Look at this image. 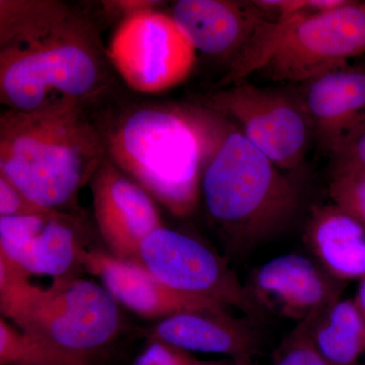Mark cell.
I'll use <instances>...</instances> for the list:
<instances>
[{"label": "cell", "instance_id": "8", "mask_svg": "<svg viewBox=\"0 0 365 365\" xmlns=\"http://www.w3.org/2000/svg\"><path fill=\"white\" fill-rule=\"evenodd\" d=\"M200 105L232 122L280 170H297L314 137L299 93L237 83L208 93Z\"/></svg>", "mask_w": 365, "mask_h": 365}, {"label": "cell", "instance_id": "23", "mask_svg": "<svg viewBox=\"0 0 365 365\" xmlns=\"http://www.w3.org/2000/svg\"><path fill=\"white\" fill-rule=\"evenodd\" d=\"M197 362L188 352L163 341L150 340L133 365H194Z\"/></svg>", "mask_w": 365, "mask_h": 365}, {"label": "cell", "instance_id": "3", "mask_svg": "<svg viewBox=\"0 0 365 365\" xmlns=\"http://www.w3.org/2000/svg\"><path fill=\"white\" fill-rule=\"evenodd\" d=\"M91 108L57 104L2 112L0 175L41 207H71L107 157Z\"/></svg>", "mask_w": 365, "mask_h": 365}, {"label": "cell", "instance_id": "16", "mask_svg": "<svg viewBox=\"0 0 365 365\" xmlns=\"http://www.w3.org/2000/svg\"><path fill=\"white\" fill-rule=\"evenodd\" d=\"M306 242L319 265L334 279L365 277V228L335 204L314 207Z\"/></svg>", "mask_w": 365, "mask_h": 365}, {"label": "cell", "instance_id": "11", "mask_svg": "<svg viewBox=\"0 0 365 365\" xmlns=\"http://www.w3.org/2000/svg\"><path fill=\"white\" fill-rule=\"evenodd\" d=\"M90 184L98 232L113 256L136 262L144 240L163 225L155 201L108 157Z\"/></svg>", "mask_w": 365, "mask_h": 365}, {"label": "cell", "instance_id": "15", "mask_svg": "<svg viewBox=\"0 0 365 365\" xmlns=\"http://www.w3.org/2000/svg\"><path fill=\"white\" fill-rule=\"evenodd\" d=\"M189 352L215 353L248 364L257 351V336L248 322L230 316L227 309H199L163 319L150 334Z\"/></svg>", "mask_w": 365, "mask_h": 365}, {"label": "cell", "instance_id": "22", "mask_svg": "<svg viewBox=\"0 0 365 365\" xmlns=\"http://www.w3.org/2000/svg\"><path fill=\"white\" fill-rule=\"evenodd\" d=\"M55 212L59 211L50 210L34 203L0 175V217L50 215Z\"/></svg>", "mask_w": 365, "mask_h": 365}, {"label": "cell", "instance_id": "7", "mask_svg": "<svg viewBox=\"0 0 365 365\" xmlns=\"http://www.w3.org/2000/svg\"><path fill=\"white\" fill-rule=\"evenodd\" d=\"M272 51L261 66L273 81L304 83L365 53V1L332 11L283 16Z\"/></svg>", "mask_w": 365, "mask_h": 365}, {"label": "cell", "instance_id": "24", "mask_svg": "<svg viewBox=\"0 0 365 365\" xmlns=\"http://www.w3.org/2000/svg\"><path fill=\"white\" fill-rule=\"evenodd\" d=\"M334 158L337 163L356 165L365 169V123L350 137Z\"/></svg>", "mask_w": 365, "mask_h": 365}, {"label": "cell", "instance_id": "26", "mask_svg": "<svg viewBox=\"0 0 365 365\" xmlns=\"http://www.w3.org/2000/svg\"><path fill=\"white\" fill-rule=\"evenodd\" d=\"M194 365H247L242 364V362L237 361L234 359H225L222 361H209V362H200L197 361Z\"/></svg>", "mask_w": 365, "mask_h": 365}, {"label": "cell", "instance_id": "10", "mask_svg": "<svg viewBox=\"0 0 365 365\" xmlns=\"http://www.w3.org/2000/svg\"><path fill=\"white\" fill-rule=\"evenodd\" d=\"M136 263L179 294L257 313L251 292L222 257L188 235L163 225L157 228L141 244Z\"/></svg>", "mask_w": 365, "mask_h": 365}, {"label": "cell", "instance_id": "14", "mask_svg": "<svg viewBox=\"0 0 365 365\" xmlns=\"http://www.w3.org/2000/svg\"><path fill=\"white\" fill-rule=\"evenodd\" d=\"M79 261L102 280L118 304L144 318L163 319L182 312L227 309L170 289L136 262L83 248L79 250Z\"/></svg>", "mask_w": 365, "mask_h": 365}, {"label": "cell", "instance_id": "19", "mask_svg": "<svg viewBox=\"0 0 365 365\" xmlns=\"http://www.w3.org/2000/svg\"><path fill=\"white\" fill-rule=\"evenodd\" d=\"M0 364L88 365L38 342L4 319H0Z\"/></svg>", "mask_w": 365, "mask_h": 365}, {"label": "cell", "instance_id": "21", "mask_svg": "<svg viewBox=\"0 0 365 365\" xmlns=\"http://www.w3.org/2000/svg\"><path fill=\"white\" fill-rule=\"evenodd\" d=\"M274 365H330L319 353L309 335L306 322L297 328L281 346Z\"/></svg>", "mask_w": 365, "mask_h": 365}, {"label": "cell", "instance_id": "13", "mask_svg": "<svg viewBox=\"0 0 365 365\" xmlns=\"http://www.w3.org/2000/svg\"><path fill=\"white\" fill-rule=\"evenodd\" d=\"M333 279L302 255H282L254 274L251 294L281 316L300 323L340 299L339 287Z\"/></svg>", "mask_w": 365, "mask_h": 365}, {"label": "cell", "instance_id": "17", "mask_svg": "<svg viewBox=\"0 0 365 365\" xmlns=\"http://www.w3.org/2000/svg\"><path fill=\"white\" fill-rule=\"evenodd\" d=\"M302 322L329 364H359L365 353V317L355 299H337Z\"/></svg>", "mask_w": 365, "mask_h": 365}, {"label": "cell", "instance_id": "5", "mask_svg": "<svg viewBox=\"0 0 365 365\" xmlns=\"http://www.w3.org/2000/svg\"><path fill=\"white\" fill-rule=\"evenodd\" d=\"M0 309L26 335L88 365L121 327L117 300L88 280L55 281L43 289L25 272L9 271L0 278Z\"/></svg>", "mask_w": 365, "mask_h": 365}, {"label": "cell", "instance_id": "18", "mask_svg": "<svg viewBox=\"0 0 365 365\" xmlns=\"http://www.w3.org/2000/svg\"><path fill=\"white\" fill-rule=\"evenodd\" d=\"M78 220L66 212L50 217L31 240L16 265L29 276L46 275L55 281L73 279L71 274L79 261ZM13 262V261H11Z\"/></svg>", "mask_w": 365, "mask_h": 365}, {"label": "cell", "instance_id": "9", "mask_svg": "<svg viewBox=\"0 0 365 365\" xmlns=\"http://www.w3.org/2000/svg\"><path fill=\"white\" fill-rule=\"evenodd\" d=\"M108 58L132 90L158 93L182 83L196 50L170 14L153 6L127 14L110 40Z\"/></svg>", "mask_w": 365, "mask_h": 365}, {"label": "cell", "instance_id": "2", "mask_svg": "<svg viewBox=\"0 0 365 365\" xmlns=\"http://www.w3.org/2000/svg\"><path fill=\"white\" fill-rule=\"evenodd\" d=\"M93 114L107 157L172 215L185 217L201 198L204 165L220 116L200 106L143 103Z\"/></svg>", "mask_w": 365, "mask_h": 365}, {"label": "cell", "instance_id": "20", "mask_svg": "<svg viewBox=\"0 0 365 365\" xmlns=\"http://www.w3.org/2000/svg\"><path fill=\"white\" fill-rule=\"evenodd\" d=\"M329 194L333 204L365 228V169L336 163Z\"/></svg>", "mask_w": 365, "mask_h": 365}, {"label": "cell", "instance_id": "6", "mask_svg": "<svg viewBox=\"0 0 365 365\" xmlns=\"http://www.w3.org/2000/svg\"><path fill=\"white\" fill-rule=\"evenodd\" d=\"M170 16L195 50L227 62L222 86L260 71L279 29V19L255 1L180 0Z\"/></svg>", "mask_w": 365, "mask_h": 365}, {"label": "cell", "instance_id": "25", "mask_svg": "<svg viewBox=\"0 0 365 365\" xmlns=\"http://www.w3.org/2000/svg\"><path fill=\"white\" fill-rule=\"evenodd\" d=\"M355 302H356L357 306L359 307L360 311L365 317V277L360 282Z\"/></svg>", "mask_w": 365, "mask_h": 365}, {"label": "cell", "instance_id": "1", "mask_svg": "<svg viewBox=\"0 0 365 365\" xmlns=\"http://www.w3.org/2000/svg\"><path fill=\"white\" fill-rule=\"evenodd\" d=\"M112 68L85 13L52 0L0 1V98L7 109L98 104Z\"/></svg>", "mask_w": 365, "mask_h": 365}, {"label": "cell", "instance_id": "4", "mask_svg": "<svg viewBox=\"0 0 365 365\" xmlns=\"http://www.w3.org/2000/svg\"><path fill=\"white\" fill-rule=\"evenodd\" d=\"M220 116L215 146L204 165L201 197L232 250L248 251L292 222L299 190L232 122Z\"/></svg>", "mask_w": 365, "mask_h": 365}, {"label": "cell", "instance_id": "12", "mask_svg": "<svg viewBox=\"0 0 365 365\" xmlns=\"http://www.w3.org/2000/svg\"><path fill=\"white\" fill-rule=\"evenodd\" d=\"M319 146L336 155L365 123V62L345 64L299 91Z\"/></svg>", "mask_w": 365, "mask_h": 365}]
</instances>
